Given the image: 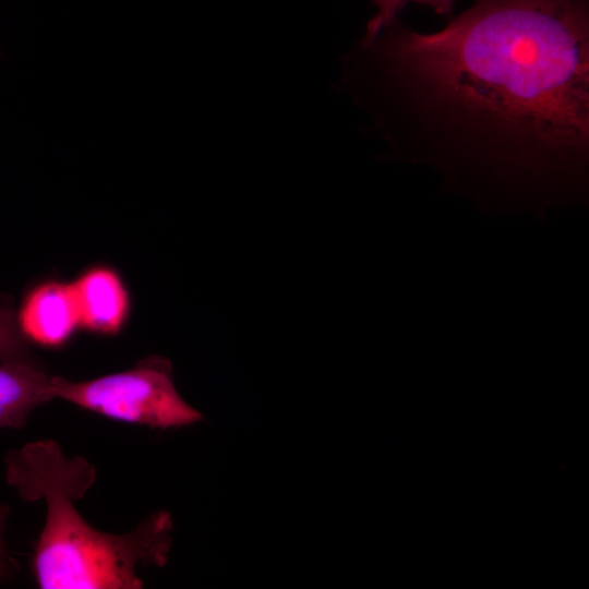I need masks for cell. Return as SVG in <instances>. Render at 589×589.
<instances>
[{"instance_id": "9c48e42d", "label": "cell", "mask_w": 589, "mask_h": 589, "mask_svg": "<svg viewBox=\"0 0 589 589\" xmlns=\"http://www.w3.org/2000/svg\"><path fill=\"white\" fill-rule=\"evenodd\" d=\"M9 515V506L5 504H0V568L4 570L9 569V557L7 554V545L4 540V531Z\"/></svg>"}, {"instance_id": "ba28073f", "label": "cell", "mask_w": 589, "mask_h": 589, "mask_svg": "<svg viewBox=\"0 0 589 589\" xmlns=\"http://www.w3.org/2000/svg\"><path fill=\"white\" fill-rule=\"evenodd\" d=\"M27 357L25 337L20 330L14 313L0 306V360Z\"/></svg>"}, {"instance_id": "5b68a950", "label": "cell", "mask_w": 589, "mask_h": 589, "mask_svg": "<svg viewBox=\"0 0 589 589\" xmlns=\"http://www.w3.org/2000/svg\"><path fill=\"white\" fill-rule=\"evenodd\" d=\"M70 286L81 326L100 334L119 332L129 312V294L115 271L93 267Z\"/></svg>"}, {"instance_id": "3957f363", "label": "cell", "mask_w": 589, "mask_h": 589, "mask_svg": "<svg viewBox=\"0 0 589 589\" xmlns=\"http://www.w3.org/2000/svg\"><path fill=\"white\" fill-rule=\"evenodd\" d=\"M50 393L52 399H63L113 420L152 428H178L203 419L179 395L171 364L161 357H149L131 369L89 381L53 376Z\"/></svg>"}, {"instance_id": "30bf717a", "label": "cell", "mask_w": 589, "mask_h": 589, "mask_svg": "<svg viewBox=\"0 0 589 589\" xmlns=\"http://www.w3.org/2000/svg\"><path fill=\"white\" fill-rule=\"evenodd\" d=\"M7 572L8 570H4V569L0 568V579H2L7 575Z\"/></svg>"}, {"instance_id": "52a82bcc", "label": "cell", "mask_w": 589, "mask_h": 589, "mask_svg": "<svg viewBox=\"0 0 589 589\" xmlns=\"http://www.w3.org/2000/svg\"><path fill=\"white\" fill-rule=\"evenodd\" d=\"M377 8L376 14L368 22L362 38L370 39L383 28L392 24L407 3L413 2L431 8L435 13L444 15L450 13L455 0H372Z\"/></svg>"}, {"instance_id": "8992f818", "label": "cell", "mask_w": 589, "mask_h": 589, "mask_svg": "<svg viewBox=\"0 0 589 589\" xmlns=\"http://www.w3.org/2000/svg\"><path fill=\"white\" fill-rule=\"evenodd\" d=\"M31 358L0 360V429L22 428L29 413L52 399V382Z\"/></svg>"}, {"instance_id": "6da1fadb", "label": "cell", "mask_w": 589, "mask_h": 589, "mask_svg": "<svg viewBox=\"0 0 589 589\" xmlns=\"http://www.w3.org/2000/svg\"><path fill=\"white\" fill-rule=\"evenodd\" d=\"M389 158L485 213L589 200V1L476 0L444 28L396 19L342 59Z\"/></svg>"}, {"instance_id": "277c9868", "label": "cell", "mask_w": 589, "mask_h": 589, "mask_svg": "<svg viewBox=\"0 0 589 589\" xmlns=\"http://www.w3.org/2000/svg\"><path fill=\"white\" fill-rule=\"evenodd\" d=\"M17 324L25 338L45 346L62 345L80 325L70 284L47 281L24 299Z\"/></svg>"}, {"instance_id": "7a4b0ae2", "label": "cell", "mask_w": 589, "mask_h": 589, "mask_svg": "<svg viewBox=\"0 0 589 589\" xmlns=\"http://www.w3.org/2000/svg\"><path fill=\"white\" fill-rule=\"evenodd\" d=\"M5 481L27 502L43 500L46 521L37 541L33 570L43 589H139L142 566H163L171 545L172 521L156 512L133 530L113 534L88 524L74 501L96 479L94 465L67 457L52 440L27 443L4 458Z\"/></svg>"}]
</instances>
